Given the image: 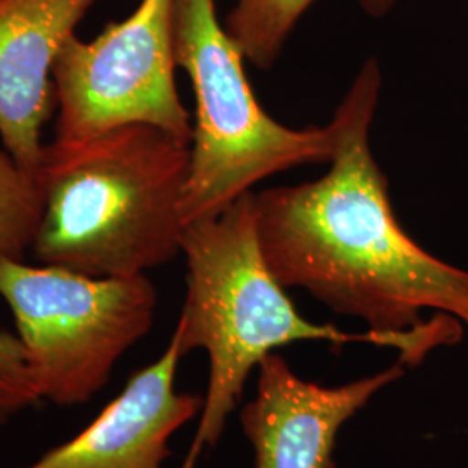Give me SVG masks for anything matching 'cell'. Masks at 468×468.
I'll return each instance as SVG.
<instances>
[{
    "instance_id": "6da1fadb",
    "label": "cell",
    "mask_w": 468,
    "mask_h": 468,
    "mask_svg": "<svg viewBox=\"0 0 468 468\" xmlns=\"http://www.w3.org/2000/svg\"><path fill=\"white\" fill-rule=\"evenodd\" d=\"M382 92L377 59L359 69L335 110L336 146L316 181L255 193L259 238L271 272L369 332L406 338L423 311L468 326V271L423 250L394 214L388 185L369 148Z\"/></svg>"
},
{
    "instance_id": "7a4b0ae2",
    "label": "cell",
    "mask_w": 468,
    "mask_h": 468,
    "mask_svg": "<svg viewBox=\"0 0 468 468\" xmlns=\"http://www.w3.org/2000/svg\"><path fill=\"white\" fill-rule=\"evenodd\" d=\"M181 253L187 292L174 334L185 356L201 349L208 357L198 429L181 468H197L203 452L218 444L251 371L282 347L295 342H328L334 347L365 342L396 349L399 363L415 367L435 347L454 342L452 324L437 316L406 338L369 330L346 334L303 318L264 259L253 191L214 218L189 222Z\"/></svg>"
},
{
    "instance_id": "3957f363",
    "label": "cell",
    "mask_w": 468,
    "mask_h": 468,
    "mask_svg": "<svg viewBox=\"0 0 468 468\" xmlns=\"http://www.w3.org/2000/svg\"><path fill=\"white\" fill-rule=\"evenodd\" d=\"M191 143L131 123L82 143L52 141L35 172L44 212L35 259L98 278H131L181 253Z\"/></svg>"
},
{
    "instance_id": "277c9868",
    "label": "cell",
    "mask_w": 468,
    "mask_h": 468,
    "mask_svg": "<svg viewBox=\"0 0 468 468\" xmlns=\"http://www.w3.org/2000/svg\"><path fill=\"white\" fill-rule=\"evenodd\" d=\"M176 59L195 92L197 118L183 200L186 226L214 218L274 174L330 164L336 129H290L253 94L245 56L218 19L216 0H176Z\"/></svg>"
},
{
    "instance_id": "5b68a950",
    "label": "cell",
    "mask_w": 468,
    "mask_h": 468,
    "mask_svg": "<svg viewBox=\"0 0 468 468\" xmlns=\"http://www.w3.org/2000/svg\"><path fill=\"white\" fill-rule=\"evenodd\" d=\"M0 297L9 305L38 399L90 401L123 354L150 334L158 293L146 274L98 278L0 257Z\"/></svg>"
},
{
    "instance_id": "8992f818",
    "label": "cell",
    "mask_w": 468,
    "mask_h": 468,
    "mask_svg": "<svg viewBox=\"0 0 468 468\" xmlns=\"http://www.w3.org/2000/svg\"><path fill=\"white\" fill-rule=\"evenodd\" d=\"M176 0H141L92 40L71 37L52 68L54 141L82 143L146 123L191 143L193 123L176 85Z\"/></svg>"
},
{
    "instance_id": "52a82bcc",
    "label": "cell",
    "mask_w": 468,
    "mask_h": 468,
    "mask_svg": "<svg viewBox=\"0 0 468 468\" xmlns=\"http://www.w3.org/2000/svg\"><path fill=\"white\" fill-rule=\"evenodd\" d=\"M257 392L243 410L255 468H335L336 437L373 396L406 373L402 363L349 384L326 387L301 378L278 352L257 368Z\"/></svg>"
},
{
    "instance_id": "ba28073f",
    "label": "cell",
    "mask_w": 468,
    "mask_h": 468,
    "mask_svg": "<svg viewBox=\"0 0 468 468\" xmlns=\"http://www.w3.org/2000/svg\"><path fill=\"white\" fill-rule=\"evenodd\" d=\"M183 357L172 334L164 354L137 369L79 434L19 468H162L170 439L203 410V396L176 388Z\"/></svg>"
},
{
    "instance_id": "9c48e42d",
    "label": "cell",
    "mask_w": 468,
    "mask_h": 468,
    "mask_svg": "<svg viewBox=\"0 0 468 468\" xmlns=\"http://www.w3.org/2000/svg\"><path fill=\"white\" fill-rule=\"evenodd\" d=\"M98 2L0 0V137L28 172H37L46 146L54 63Z\"/></svg>"
},
{
    "instance_id": "30bf717a",
    "label": "cell",
    "mask_w": 468,
    "mask_h": 468,
    "mask_svg": "<svg viewBox=\"0 0 468 468\" xmlns=\"http://www.w3.org/2000/svg\"><path fill=\"white\" fill-rule=\"evenodd\" d=\"M316 0H236L224 27L245 59L259 69L274 67L302 16ZM371 17H384L398 0H359Z\"/></svg>"
},
{
    "instance_id": "8fae6325",
    "label": "cell",
    "mask_w": 468,
    "mask_h": 468,
    "mask_svg": "<svg viewBox=\"0 0 468 468\" xmlns=\"http://www.w3.org/2000/svg\"><path fill=\"white\" fill-rule=\"evenodd\" d=\"M44 212L42 191L34 172L0 150V257L17 259L32 249Z\"/></svg>"
},
{
    "instance_id": "7c38bea8",
    "label": "cell",
    "mask_w": 468,
    "mask_h": 468,
    "mask_svg": "<svg viewBox=\"0 0 468 468\" xmlns=\"http://www.w3.org/2000/svg\"><path fill=\"white\" fill-rule=\"evenodd\" d=\"M40 402L17 335L0 330V425Z\"/></svg>"
}]
</instances>
